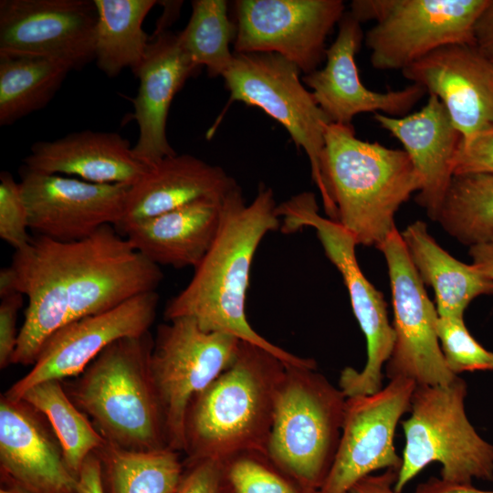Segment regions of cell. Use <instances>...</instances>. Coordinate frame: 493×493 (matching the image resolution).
<instances>
[{
  "mask_svg": "<svg viewBox=\"0 0 493 493\" xmlns=\"http://www.w3.org/2000/svg\"><path fill=\"white\" fill-rule=\"evenodd\" d=\"M236 185L219 166L190 154H173L152 164L127 193L117 228L202 199L222 201Z\"/></svg>",
  "mask_w": 493,
  "mask_h": 493,
  "instance_id": "d4e9b609",
  "label": "cell"
},
{
  "mask_svg": "<svg viewBox=\"0 0 493 493\" xmlns=\"http://www.w3.org/2000/svg\"><path fill=\"white\" fill-rule=\"evenodd\" d=\"M415 386L412 380L393 378L374 393L347 397L339 448L320 493H347L376 470H400L394 433L410 411Z\"/></svg>",
  "mask_w": 493,
  "mask_h": 493,
  "instance_id": "9a60e30c",
  "label": "cell"
},
{
  "mask_svg": "<svg viewBox=\"0 0 493 493\" xmlns=\"http://www.w3.org/2000/svg\"><path fill=\"white\" fill-rule=\"evenodd\" d=\"M40 415L24 400L1 395V478L31 493H77L78 477Z\"/></svg>",
  "mask_w": 493,
  "mask_h": 493,
  "instance_id": "44dd1931",
  "label": "cell"
},
{
  "mask_svg": "<svg viewBox=\"0 0 493 493\" xmlns=\"http://www.w3.org/2000/svg\"><path fill=\"white\" fill-rule=\"evenodd\" d=\"M98 11L95 61L108 77L124 68L134 73L147 54L150 42L142 24L155 0H94Z\"/></svg>",
  "mask_w": 493,
  "mask_h": 493,
  "instance_id": "83f0119b",
  "label": "cell"
},
{
  "mask_svg": "<svg viewBox=\"0 0 493 493\" xmlns=\"http://www.w3.org/2000/svg\"><path fill=\"white\" fill-rule=\"evenodd\" d=\"M150 332L104 349L72 383L75 404L107 443L132 451L169 448L149 361Z\"/></svg>",
  "mask_w": 493,
  "mask_h": 493,
  "instance_id": "277c9868",
  "label": "cell"
},
{
  "mask_svg": "<svg viewBox=\"0 0 493 493\" xmlns=\"http://www.w3.org/2000/svg\"><path fill=\"white\" fill-rule=\"evenodd\" d=\"M493 175V125L462 138L453 161V174Z\"/></svg>",
  "mask_w": 493,
  "mask_h": 493,
  "instance_id": "8d00e7d4",
  "label": "cell"
},
{
  "mask_svg": "<svg viewBox=\"0 0 493 493\" xmlns=\"http://www.w3.org/2000/svg\"><path fill=\"white\" fill-rule=\"evenodd\" d=\"M436 221L469 247L493 241V175H454Z\"/></svg>",
  "mask_w": 493,
  "mask_h": 493,
  "instance_id": "1f68e13d",
  "label": "cell"
},
{
  "mask_svg": "<svg viewBox=\"0 0 493 493\" xmlns=\"http://www.w3.org/2000/svg\"><path fill=\"white\" fill-rule=\"evenodd\" d=\"M98 454L110 493H175L184 468L171 448L132 451L106 442Z\"/></svg>",
  "mask_w": 493,
  "mask_h": 493,
  "instance_id": "4dcf8cb0",
  "label": "cell"
},
{
  "mask_svg": "<svg viewBox=\"0 0 493 493\" xmlns=\"http://www.w3.org/2000/svg\"><path fill=\"white\" fill-rule=\"evenodd\" d=\"M29 227L60 243L81 241L99 228L121 222L127 184L89 183L24 166L19 182Z\"/></svg>",
  "mask_w": 493,
  "mask_h": 493,
  "instance_id": "2e32d148",
  "label": "cell"
},
{
  "mask_svg": "<svg viewBox=\"0 0 493 493\" xmlns=\"http://www.w3.org/2000/svg\"><path fill=\"white\" fill-rule=\"evenodd\" d=\"M300 72L295 64L276 53H234L222 77L231 101L261 109L288 131L298 148L303 149L325 213L336 221L337 212L322 173L325 131L330 121L302 84Z\"/></svg>",
  "mask_w": 493,
  "mask_h": 493,
  "instance_id": "9c48e42d",
  "label": "cell"
},
{
  "mask_svg": "<svg viewBox=\"0 0 493 493\" xmlns=\"http://www.w3.org/2000/svg\"><path fill=\"white\" fill-rule=\"evenodd\" d=\"M235 33L226 1L194 0L190 19L177 36L182 48L198 68L205 66L210 77H222L234 57L230 43Z\"/></svg>",
  "mask_w": 493,
  "mask_h": 493,
  "instance_id": "d6a6232c",
  "label": "cell"
},
{
  "mask_svg": "<svg viewBox=\"0 0 493 493\" xmlns=\"http://www.w3.org/2000/svg\"><path fill=\"white\" fill-rule=\"evenodd\" d=\"M413 493H493V490H482L472 483H456L432 477L417 485Z\"/></svg>",
  "mask_w": 493,
  "mask_h": 493,
  "instance_id": "7bdbcfd3",
  "label": "cell"
},
{
  "mask_svg": "<svg viewBox=\"0 0 493 493\" xmlns=\"http://www.w3.org/2000/svg\"><path fill=\"white\" fill-rule=\"evenodd\" d=\"M28 212L20 184L11 173L0 174V237L15 251L26 247L33 237L28 233Z\"/></svg>",
  "mask_w": 493,
  "mask_h": 493,
  "instance_id": "d590c367",
  "label": "cell"
},
{
  "mask_svg": "<svg viewBox=\"0 0 493 493\" xmlns=\"http://www.w3.org/2000/svg\"><path fill=\"white\" fill-rule=\"evenodd\" d=\"M18 292L28 305L11 364L33 365L47 341L69 320V294L59 242L37 236L0 271V297Z\"/></svg>",
  "mask_w": 493,
  "mask_h": 493,
  "instance_id": "ac0fdd59",
  "label": "cell"
},
{
  "mask_svg": "<svg viewBox=\"0 0 493 493\" xmlns=\"http://www.w3.org/2000/svg\"><path fill=\"white\" fill-rule=\"evenodd\" d=\"M322 173L337 222L365 246L378 247L387 238L396 212L421 188L404 149L360 140L351 124L327 126Z\"/></svg>",
  "mask_w": 493,
  "mask_h": 493,
  "instance_id": "3957f363",
  "label": "cell"
},
{
  "mask_svg": "<svg viewBox=\"0 0 493 493\" xmlns=\"http://www.w3.org/2000/svg\"><path fill=\"white\" fill-rule=\"evenodd\" d=\"M436 334L446 365L455 375L493 371V352L470 334L463 317L438 316Z\"/></svg>",
  "mask_w": 493,
  "mask_h": 493,
  "instance_id": "e575fe53",
  "label": "cell"
},
{
  "mask_svg": "<svg viewBox=\"0 0 493 493\" xmlns=\"http://www.w3.org/2000/svg\"><path fill=\"white\" fill-rule=\"evenodd\" d=\"M338 25V35L326 50L325 66L302 78L330 123L351 125L356 115L366 112L397 118L407 115L426 93L425 88L412 83L387 92L367 89L355 61L364 38L361 22L349 12Z\"/></svg>",
  "mask_w": 493,
  "mask_h": 493,
  "instance_id": "d6986e66",
  "label": "cell"
},
{
  "mask_svg": "<svg viewBox=\"0 0 493 493\" xmlns=\"http://www.w3.org/2000/svg\"><path fill=\"white\" fill-rule=\"evenodd\" d=\"M346 401L317 367L286 365L267 454L302 485L320 491L337 455Z\"/></svg>",
  "mask_w": 493,
  "mask_h": 493,
  "instance_id": "5b68a950",
  "label": "cell"
},
{
  "mask_svg": "<svg viewBox=\"0 0 493 493\" xmlns=\"http://www.w3.org/2000/svg\"><path fill=\"white\" fill-rule=\"evenodd\" d=\"M97 21L94 0H1L0 56L80 69L95 60Z\"/></svg>",
  "mask_w": 493,
  "mask_h": 493,
  "instance_id": "5bb4252c",
  "label": "cell"
},
{
  "mask_svg": "<svg viewBox=\"0 0 493 493\" xmlns=\"http://www.w3.org/2000/svg\"><path fill=\"white\" fill-rule=\"evenodd\" d=\"M239 341L226 333L206 331L189 317L159 325L149 366L169 448L184 452L191 400L232 363Z\"/></svg>",
  "mask_w": 493,
  "mask_h": 493,
  "instance_id": "30bf717a",
  "label": "cell"
},
{
  "mask_svg": "<svg viewBox=\"0 0 493 493\" xmlns=\"http://www.w3.org/2000/svg\"><path fill=\"white\" fill-rule=\"evenodd\" d=\"M474 47L493 64V0H488L474 26Z\"/></svg>",
  "mask_w": 493,
  "mask_h": 493,
  "instance_id": "60d3db41",
  "label": "cell"
},
{
  "mask_svg": "<svg viewBox=\"0 0 493 493\" xmlns=\"http://www.w3.org/2000/svg\"><path fill=\"white\" fill-rule=\"evenodd\" d=\"M70 70L47 58L0 56V125H11L47 106Z\"/></svg>",
  "mask_w": 493,
  "mask_h": 493,
  "instance_id": "f1b7e54d",
  "label": "cell"
},
{
  "mask_svg": "<svg viewBox=\"0 0 493 493\" xmlns=\"http://www.w3.org/2000/svg\"><path fill=\"white\" fill-rule=\"evenodd\" d=\"M488 0H354L351 15L374 26L365 34L371 65L401 71L451 44L474 46V26Z\"/></svg>",
  "mask_w": 493,
  "mask_h": 493,
  "instance_id": "ba28073f",
  "label": "cell"
},
{
  "mask_svg": "<svg viewBox=\"0 0 493 493\" xmlns=\"http://www.w3.org/2000/svg\"><path fill=\"white\" fill-rule=\"evenodd\" d=\"M400 234L419 278L435 292L438 316L463 317L473 299L493 295V279L442 248L425 222L417 220Z\"/></svg>",
  "mask_w": 493,
  "mask_h": 493,
  "instance_id": "4316f807",
  "label": "cell"
},
{
  "mask_svg": "<svg viewBox=\"0 0 493 493\" xmlns=\"http://www.w3.org/2000/svg\"><path fill=\"white\" fill-rule=\"evenodd\" d=\"M235 7V53H276L305 75L325 58L326 38L345 14L341 0H239Z\"/></svg>",
  "mask_w": 493,
  "mask_h": 493,
  "instance_id": "4fadbf2b",
  "label": "cell"
},
{
  "mask_svg": "<svg viewBox=\"0 0 493 493\" xmlns=\"http://www.w3.org/2000/svg\"><path fill=\"white\" fill-rule=\"evenodd\" d=\"M221 202L198 200L118 229L153 264L195 268L217 235Z\"/></svg>",
  "mask_w": 493,
  "mask_h": 493,
  "instance_id": "484cf974",
  "label": "cell"
},
{
  "mask_svg": "<svg viewBox=\"0 0 493 493\" xmlns=\"http://www.w3.org/2000/svg\"><path fill=\"white\" fill-rule=\"evenodd\" d=\"M77 493H106L102 462L97 452L84 461L78 475Z\"/></svg>",
  "mask_w": 493,
  "mask_h": 493,
  "instance_id": "ab89813d",
  "label": "cell"
},
{
  "mask_svg": "<svg viewBox=\"0 0 493 493\" xmlns=\"http://www.w3.org/2000/svg\"><path fill=\"white\" fill-rule=\"evenodd\" d=\"M1 482L0 493H31L6 479L1 478Z\"/></svg>",
  "mask_w": 493,
  "mask_h": 493,
  "instance_id": "f6af8a7d",
  "label": "cell"
},
{
  "mask_svg": "<svg viewBox=\"0 0 493 493\" xmlns=\"http://www.w3.org/2000/svg\"><path fill=\"white\" fill-rule=\"evenodd\" d=\"M377 248L387 264L393 309L394 342L385 365L387 378H405L416 385L449 384L457 375L449 370L441 351L436 308L396 227Z\"/></svg>",
  "mask_w": 493,
  "mask_h": 493,
  "instance_id": "7c38bea8",
  "label": "cell"
},
{
  "mask_svg": "<svg viewBox=\"0 0 493 493\" xmlns=\"http://www.w3.org/2000/svg\"><path fill=\"white\" fill-rule=\"evenodd\" d=\"M158 301L159 295L152 291L108 311L67 323L47 341L29 372L5 394L20 399L26 390L42 382L79 376L114 341L149 332Z\"/></svg>",
  "mask_w": 493,
  "mask_h": 493,
  "instance_id": "e0dca14e",
  "label": "cell"
},
{
  "mask_svg": "<svg viewBox=\"0 0 493 493\" xmlns=\"http://www.w3.org/2000/svg\"><path fill=\"white\" fill-rule=\"evenodd\" d=\"M277 206L269 187H259L249 204L240 187H233L221 202L220 226L211 247L187 286L167 302L163 316L166 321L192 318L206 331L257 345L288 365L317 367L313 359L292 354L262 337L246 318L250 268L263 237L280 226Z\"/></svg>",
  "mask_w": 493,
  "mask_h": 493,
  "instance_id": "6da1fadb",
  "label": "cell"
},
{
  "mask_svg": "<svg viewBox=\"0 0 493 493\" xmlns=\"http://www.w3.org/2000/svg\"><path fill=\"white\" fill-rule=\"evenodd\" d=\"M373 119L401 142L421 178L416 203L436 221L453 174L462 139L441 101L432 94L418 111L403 117L374 113Z\"/></svg>",
  "mask_w": 493,
  "mask_h": 493,
  "instance_id": "603a6c76",
  "label": "cell"
},
{
  "mask_svg": "<svg viewBox=\"0 0 493 493\" xmlns=\"http://www.w3.org/2000/svg\"><path fill=\"white\" fill-rule=\"evenodd\" d=\"M402 74L441 101L462 138L493 125V64L474 46L441 47Z\"/></svg>",
  "mask_w": 493,
  "mask_h": 493,
  "instance_id": "ffe728a7",
  "label": "cell"
},
{
  "mask_svg": "<svg viewBox=\"0 0 493 493\" xmlns=\"http://www.w3.org/2000/svg\"><path fill=\"white\" fill-rule=\"evenodd\" d=\"M23 294L15 292L1 297L0 303V368L11 364L18 333L17 313L23 305Z\"/></svg>",
  "mask_w": 493,
  "mask_h": 493,
  "instance_id": "74e56055",
  "label": "cell"
},
{
  "mask_svg": "<svg viewBox=\"0 0 493 493\" xmlns=\"http://www.w3.org/2000/svg\"><path fill=\"white\" fill-rule=\"evenodd\" d=\"M22 400L48 420L61 446L65 462L78 477L86 458L101 449L106 440L62 387V381L48 380L26 390Z\"/></svg>",
  "mask_w": 493,
  "mask_h": 493,
  "instance_id": "f546056e",
  "label": "cell"
},
{
  "mask_svg": "<svg viewBox=\"0 0 493 493\" xmlns=\"http://www.w3.org/2000/svg\"><path fill=\"white\" fill-rule=\"evenodd\" d=\"M277 213L283 218V232L307 226L316 230L325 255L342 277L353 314L365 336L366 363L362 371L344 368L340 375V389L346 397L380 391L383 387V367L391 355L394 332L382 292L366 278L359 266L354 237L338 222L320 215L313 193L293 195L277 206Z\"/></svg>",
  "mask_w": 493,
  "mask_h": 493,
  "instance_id": "52a82bcc",
  "label": "cell"
},
{
  "mask_svg": "<svg viewBox=\"0 0 493 493\" xmlns=\"http://www.w3.org/2000/svg\"><path fill=\"white\" fill-rule=\"evenodd\" d=\"M398 473L399 470L388 468L382 474L368 475L355 483L347 493H398L394 490Z\"/></svg>",
  "mask_w": 493,
  "mask_h": 493,
  "instance_id": "b9f144b4",
  "label": "cell"
},
{
  "mask_svg": "<svg viewBox=\"0 0 493 493\" xmlns=\"http://www.w3.org/2000/svg\"><path fill=\"white\" fill-rule=\"evenodd\" d=\"M219 493H320L305 487L263 451L246 450L218 462Z\"/></svg>",
  "mask_w": 493,
  "mask_h": 493,
  "instance_id": "836d02e7",
  "label": "cell"
},
{
  "mask_svg": "<svg viewBox=\"0 0 493 493\" xmlns=\"http://www.w3.org/2000/svg\"><path fill=\"white\" fill-rule=\"evenodd\" d=\"M467 384L461 377L446 385H416L410 416L402 421L405 445L394 490L433 462L440 477L456 483L493 480V445L483 439L465 410Z\"/></svg>",
  "mask_w": 493,
  "mask_h": 493,
  "instance_id": "8992f818",
  "label": "cell"
},
{
  "mask_svg": "<svg viewBox=\"0 0 493 493\" xmlns=\"http://www.w3.org/2000/svg\"><path fill=\"white\" fill-rule=\"evenodd\" d=\"M59 247L69 294L68 322L156 291L163 278L159 266L110 225L81 241L59 242Z\"/></svg>",
  "mask_w": 493,
  "mask_h": 493,
  "instance_id": "8fae6325",
  "label": "cell"
},
{
  "mask_svg": "<svg viewBox=\"0 0 493 493\" xmlns=\"http://www.w3.org/2000/svg\"><path fill=\"white\" fill-rule=\"evenodd\" d=\"M197 68L177 34L164 31L150 42L145 58L133 73L139 79L133 100L139 137L133 152L147 165L176 153L167 139V116L173 97Z\"/></svg>",
  "mask_w": 493,
  "mask_h": 493,
  "instance_id": "7402d4cb",
  "label": "cell"
},
{
  "mask_svg": "<svg viewBox=\"0 0 493 493\" xmlns=\"http://www.w3.org/2000/svg\"><path fill=\"white\" fill-rule=\"evenodd\" d=\"M184 472L175 493H219L218 462L184 461Z\"/></svg>",
  "mask_w": 493,
  "mask_h": 493,
  "instance_id": "f35d334b",
  "label": "cell"
},
{
  "mask_svg": "<svg viewBox=\"0 0 493 493\" xmlns=\"http://www.w3.org/2000/svg\"><path fill=\"white\" fill-rule=\"evenodd\" d=\"M286 363L240 341L232 363L191 400L184 420V461L224 458L246 450L267 453Z\"/></svg>",
  "mask_w": 493,
  "mask_h": 493,
  "instance_id": "7a4b0ae2",
  "label": "cell"
},
{
  "mask_svg": "<svg viewBox=\"0 0 493 493\" xmlns=\"http://www.w3.org/2000/svg\"><path fill=\"white\" fill-rule=\"evenodd\" d=\"M24 163L25 167L36 172L130 186L151 167L137 157L129 141L119 133L90 130L37 142Z\"/></svg>",
  "mask_w": 493,
  "mask_h": 493,
  "instance_id": "cb8c5ba5",
  "label": "cell"
},
{
  "mask_svg": "<svg viewBox=\"0 0 493 493\" xmlns=\"http://www.w3.org/2000/svg\"><path fill=\"white\" fill-rule=\"evenodd\" d=\"M472 265L482 274L493 279V241L469 247Z\"/></svg>",
  "mask_w": 493,
  "mask_h": 493,
  "instance_id": "ee69618b",
  "label": "cell"
}]
</instances>
